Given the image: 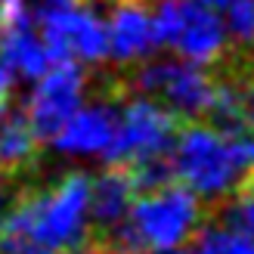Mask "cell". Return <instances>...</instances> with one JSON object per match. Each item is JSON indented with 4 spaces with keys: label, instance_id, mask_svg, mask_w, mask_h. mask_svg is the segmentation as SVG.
I'll return each mask as SVG.
<instances>
[{
    "label": "cell",
    "instance_id": "obj_1",
    "mask_svg": "<svg viewBox=\"0 0 254 254\" xmlns=\"http://www.w3.org/2000/svg\"><path fill=\"white\" fill-rule=\"evenodd\" d=\"M87 198H90V180L84 174L65 177L56 189L47 192L25 189L19 192L16 208L0 220V233L28 236L47 251L74 248L84 242Z\"/></svg>",
    "mask_w": 254,
    "mask_h": 254
},
{
    "label": "cell",
    "instance_id": "obj_2",
    "mask_svg": "<svg viewBox=\"0 0 254 254\" xmlns=\"http://www.w3.org/2000/svg\"><path fill=\"white\" fill-rule=\"evenodd\" d=\"M174 164L186 189L214 201L233 195L248 174L236 136H223L211 127H186L174 143Z\"/></svg>",
    "mask_w": 254,
    "mask_h": 254
},
{
    "label": "cell",
    "instance_id": "obj_3",
    "mask_svg": "<svg viewBox=\"0 0 254 254\" xmlns=\"http://www.w3.org/2000/svg\"><path fill=\"white\" fill-rule=\"evenodd\" d=\"M130 220L146 248H177L192 236L198 223V198L192 189L168 186L158 192H146L130 201Z\"/></svg>",
    "mask_w": 254,
    "mask_h": 254
},
{
    "label": "cell",
    "instance_id": "obj_4",
    "mask_svg": "<svg viewBox=\"0 0 254 254\" xmlns=\"http://www.w3.org/2000/svg\"><path fill=\"white\" fill-rule=\"evenodd\" d=\"M180 121L183 118L171 109H161L149 99H133L115 127V136L103 149V158L109 164H130L155 152H171Z\"/></svg>",
    "mask_w": 254,
    "mask_h": 254
},
{
    "label": "cell",
    "instance_id": "obj_5",
    "mask_svg": "<svg viewBox=\"0 0 254 254\" xmlns=\"http://www.w3.org/2000/svg\"><path fill=\"white\" fill-rule=\"evenodd\" d=\"M130 87L139 93H164L171 112L186 121L205 115L214 96V81L195 62H180V59L146 62L130 78Z\"/></svg>",
    "mask_w": 254,
    "mask_h": 254
},
{
    "label": "cell",
    "instance_id": "obj_6",
    "mask_svg": "<svg viewBox=\"0 0 254 254\" xmlns=\"http://www.w3.org/2000/svg\"><path fill=\"white\" fill-rule=\"evenodd\" d=\"M28 106V127L37 143H50L81 106L84 71L78 62H53L41 78Z\"/></svg>",
    "mask_w": 254,
    "mask_h": 254
},
{
    "label": "cell",
    "instance_id": "obj_7",
    "mask_svg": "<svg viewBox=\"0 0 254 254\" xmlns=\"http://www.w3.org/2000/svg\"><path fill=\"white\" fill-rule=\"evenodd\" d=\"M174 47L195 65L217 62L226 47V31L220 16L201 0H183V22Z\"/></svg>",
    "mask_w": 254,
    "mask_h": 254
},
{
    "label": "cell",
    "instance_id": "obj_8",
    "mask_svg": "<svg viewBox=\"0 0 254 254\" xmlns=\"http://www.w3.org/2000/svg\"><path fill=\"white\" fill-rule=\"evenodd\" d=\"M118 115L112 106H90L62 124V130L53 136L59 152H71V155H87V152H103L109 139L115 136Z\"/></svg>",
    "mask_w": 254,
    "mask_h": 254
},
{
    "label": "cell",
    "instance_id": "obj_9",
    "mask_svg": "<svg viewBox=\"0 0 254 254\" xmlns=\"http://www.w3.org/2000/svg\"><path fill=\"white\" fill-rule=\"evenodd\" d=\"M155 50L152 19L146 16L143 3H118V12L109 25V56L115 62H133Z\"/></svg>",
    "mask_w": 254,
    "mask_h": 254
},
{
    "label": "cell",
    "instance_id": "obj_10",
    "mask_svg": "<svg viewBox=\"0 0 254 254\" xmlns=\"http://www.w3.org/2000/svg\"><path fill=\"white\" fill-rule=\"evenodd\" d=\"M133 183H130V174H127L124 164H112V168L96 177L93 186H90V198H87V208H90V217L99 230H112L115 223H121L130 211V201H133Z\"/></svg>",
    "mask_w": 254,
    "mask_h": 254
},
{
    "label": "cell",
    "instance_id": "obj_11",
    "mask_svg": "<svg viewBox=\"0 0 254 254\" xmlns=\"http://www.w3.org/2000/svg\"><path fill=\"white\" fill-rule=\"evenodd\" d=\"M37 155V136L31 133L25 115H9L0 121V171L16 177L22 168H31Z\"/></svg>",
    "mask_w": 254,
    "mask_h": 254
},
{
    "label": "cell",
    "instance_id": "obj_12",
    "mask_svg": "<svg viewBox=\"0 0 254 254\" xmlns=\"http://www.w3.org/2000/svg\"><path fill=\"white\" fill-rule=\"evenodd\" d=\"M217 217L226 230L245 236L254 245V171L245 174V180L239 183V189L233 192V201L217 205Z\"/></svg>",
    "mask_w": 254,
    "mask_h": 254
},
{
    "label": "cell",
    "instance_id": "obj_13",
    "mask_svg": "<svg viewBox=\"0 0 254 254\" xmlns=\"http://www.w3.org/2000/svg\"><path fill=\"white\" fill-rule=\"evenodd\" d=\"M180 22H183V0H161L155 9V19H152V37L158 44H171L180 34Z\"/></svg>",
    "mask_w": 254,
    "mask_h": 254
},
{
    "label": "cell",
    "instance_id": "obj_14",
    "mask_svg": "<svg viewBox=\"0 0 254 254\" xmlns=\"http://www.w3.org/2000/svg\"><path fill=\"white\" fill-rule=\"evenodd\" d=\"M230 34L239 41H254V0H233L230 6Z\"/></svg>",
    "mask_w": 254,
    "mask_h": 254
},
{
    "label": "cell",
    "instance_id": "obj_15",
    "mask_svg": "<svg viewBox=\"0 0 254 254\" xmlns=\"http://www.w3.org/2000/svg\"><path fill=\"white\" fill-rule=\"evenodd\" d=\"M9 183H12V177L0 171V211H3V208H6V201L12 198V189H9Z\"/></svg>",
    "mask_w": 254,
    "mask_h": 254
},
{
    "label": "cell",
    "instance_id": "obj_16",
    "mask_svg": "<svg viewBox=\"0 0 254 254\" xmlns=\"http://www.w3.org/2000/svg\"><path fill=\"white\" fill-rule=\"evenodd\" d=\"M201 3H208L211 9H223V6H230L233 0H201Z\"/></svg>",
    "mask_w": 254,
    "mask_h": 254
},
{
    "label": "cell",
    "instance_id": "obj_17",
    "mask_svg": "<svg viewBox=\"0 0 254 254\" xmlns=\"http://www.w3.org/2000/svg\"><path fill=\"white\" fill-rule=\"evenodd\" d=\"M139 254H146V251H139ZM158 254H186V251H174V248H158Z\"/></svg>",
    "mask_w": 254,
    "mask_h": 254
},
{
    "label": "cell",
    "instance_id": "obj_18",
    "mask_svg": "<svg viewBox=\"0 0 254 254\" xmlns=\"http://www.w3.org/2000/svg\"><path fill=\"white\" fill-rule=\"evenodd\" d=\"M118 3H143V0H118Z\"/></svg>",
    "mask_w": 254,
    "mask_h": 254
}]
</instances>
